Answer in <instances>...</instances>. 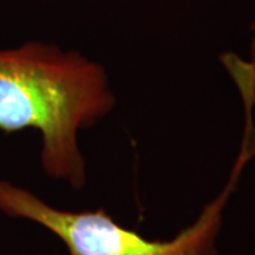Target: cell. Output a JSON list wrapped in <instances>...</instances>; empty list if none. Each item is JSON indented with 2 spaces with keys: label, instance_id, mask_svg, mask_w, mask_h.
Returning a JSON list of instances; mask_svg holds the SVG:
<instances>
[{
  "label": "cell",
  "instance_id": "3957f363",
  "mask_svg": "<svg viewBox=\"0 0 255 255\" xmlns=\"http://www.w3.org/2000/svg\"><path fill=\"white\" fill-rule=\"evenodd\" d=\"M253 37H251V43H250V61L248 63L253 65L255 70V23L253 24Z\"/></svg>",
  "mask_w": 255,
  "mask_h": 255
},
{
  "label": "cell",
  "instance_id": "7a4b0ae2",
  "mask_svg": "<svg viewBox=\"0 0 255 255\" xmlns=\"http://www.w3.org/2000/svg\"><path fill=\"white\" fill-rule=\"evenodd\" d=\"M246 108L241 150L226 186L207 203L199 217L170 240H149L121 226L105 209L70 211L48 204L33 191L0 179V211L13 219L36 223L58 240L68 255H219L217 238L230 197L247 163L255 156V124Z\"/></svg>",
  "mask_w": 255,
  "mask_h": 255
},
{
  "label": "cell",
  "instance_id": "6da1fadb",
  "mask_svg": "<svg viewBox=\"0 0 255 255\" xmlns=\"http://www.w3.org/2000/svg\"><path fill=\"white\" fill-rule=\"evenodd\" d=\"M117 105L102 64L44 41L0 48V132L33 129L41 135L40 163L47 177L75 190L87 184L81 130Z\"/></svg>",
  "mask_w": 255,
  "mask_h": 255
}]
</instances>
